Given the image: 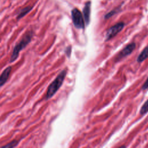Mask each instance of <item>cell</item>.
I'll use <instances>...</instances> for the list:
<instances>
[{"label":"cell","instance_id":"6da1fadb","mask_svg":"<svg viewBox=\"0 0 148 148\" xmlns=\"http://www.w3.org/2000/svg\"><path fill=\"white\" fill-rule=\"evenodd\" d=\"M67 73V69H64L60 72V73L57 75L56 79L51 83L49 86L47 93L46 95V99H49L51 98L59 90V88L62 86L65 77Z\"/></svg>","mask_w":148,"mask_h":148},{"label":"cell","instance_id":"7a4b0ae2","mask_svg":"<svg viewBox=\"0 0 148 148\" xmlns=\"http://www.w3.org/2000/svg\"><path fill=\"white\" fill-rule=\"evenodd\" d=\"M32 36V32L31 31L27 32L23 35L20 40L15 45L10 58L9 62L10 63L16 61V60L18 56L20 51H21L24 48H25L27 46V45L31 42Z\"/></svg>","mask_w":148,"mask_h":148},{"label":"cell","instance_id":"3957f363","mask_svg":"<svg viewBox=\"0 0 148 148\" xmlns=\"http://www.w3.org/2000/svg\"><path fill=\"white\" fill-rule=\"evenodd\" d=\"M73 23L75 27L78 29H84V21L82 13L77 8H74L71 12Z\"/></svg>","mask_w":148,"mask_h":148},{"label":"cell","instance_id":"277c9868","mask_svg":"<svg viewBox=\"0 0 148 148\" xmlns=\"http://www.w3.org/2000/svg\"><path fill=\"white\" fill-rule=\"evenodd\" d=\"M124 23L123 22H120L115 25L111 27L109 29H108L105 35V40L108 41L110 40L112 38L114 37L119 32H120L124 28Z\"/></svg>","mask_w":148,"mask_h":148},{"label":"cell","instance_id":"5b68a950","mask_svg":"<svg viewBox=\"0 0 148 148\" xmlns=\"http://www.w3.org/2000/svg\"><path fill=\"white\" fill-rule=\"evenodd\" d=\"M136 47V44L134 42H132L130 44H128V45H127L117 56L115 61H120L121 59H122L123 58L128 56L129 54H130L133 50L135 49Z\"/></svg>","mask_w":148,"mask_h":148},{"label":"cell","instance_id":"8992f818","mask_svg":"<svg viewBox=\"0 0 148 148\" xmlns=\"http://www.w3.org/2000/svg\"><path fill=\"white\" fill-rule=\"evenodd\" d=\"M90 13H91V2L88 1L85 3L84 7L83 9V17L86 25H88L90 23Z\"/></svg>","mask_w":148,"mask_h":148},{"label":"cell","instance_id":"52a82bcc","mask_svg":"<svg viewBox=\"0 0 148 148\" xmlns=\"http://www.w3.org/2000/svg\"><path fill=\"white\" fill-rule=\"evenodd\" d=\"M12 71V67L10 66H8L2 72L0 77V86L2 87L8 80L10 73Z\"/></svg>","mask_w":148,"mask_h":148},{"label":"cell","instance_id":"ba28073f","mask_svg":"<svg viewBox=\"0 0 148 148\" xmlns=\"http://www.w3.org/2000/svg\"><path fill=\"white\" fill-rule=\"evenodd\" d=\"M147 58H148V46L145 47L138 56L137 58V61L138 62H143Z\"/></svg>","mask_w":148,"mask_h":148},{"label":"cell","instance_id":"9c48e42d","mask_svg":"<svg viewBox=\"0 0 148 148\" xmlns=\"http://www.w3.org/2000/svg\"><path fill=\"white\" fill-rule=\"evenodd\" d=\"M31 9H32V7H31V6H27V7H25V8H23V9L20 12V13L18 14L17 17V18L18 20V19H20L21 18H22L23 17H24L26 14H27Z\"/></svg>","mask_w":148,"mask_h":148},{"label":"cell","instance_id":"30bf717a","mask_svg":"<svg viewBox=\"0 0 148 148\" xmlns=\"http://www.w3.org/2000/svg\"><path fill=\"white\" fill-rule=\"evenodd\" d=\"M148 112V99L145 102L140 110V114L143 115Z\"/></svg>","mask_w":148,"mask_h":148},{"label":"cell","instance_id":"8fae6325","mask_svg":"<svg viewBox=\"0 0 148 148\" xmlns=\"http://www.w3.org/2000/svg\"><path fill=\"white\" fill-rule=\"evenodd\" d=\"M18 143V140H12V142H10V143H8L6 145H5L4 146H2V148H4V147H15L17 145Z\"/></svg>","mask_w":148,"mask_h":148},{"label":"cell","instance_id":"7c38bea8","mask_svg":"<svg viewBox=\"0 0 148 148\" xmlns=\"http://www.w3.org/2000/svg\"><path fill=\"white\" fill-rule=\"evenodd\" d=\"M117 12V9H114V10H112L111 12H109L108 13H107L105 16V18L106 19V18H110V17H112V16H113L114 14H115Z\"/></svg>","mask_w":148,"mask_h":148},{"label":"cell","instance_id":"4fadbf2b","mask_svg":"<svg viewBox=\"0 0 148 148\" xmlns=\"http://www.w3.org/2000/svg\"><path fill=\"white\" fill-rule=\"evenodd\" d=\"M71 51H72V47L71 46H68V47H66L65 50V53L66 55V56L68 57H69L71 56Z\"/></svg>","mask_w":148,"mask_h":148},{"label":"cell","instance_id":"5bb4252c","mask_svg":"<svg viewBox=\"0 0 148 148\" xmlns=\"http://www.w3.org/2000/svg\"><path fill=\"white\" fill-rule=\"evenodd\" d=\"M147 88H148V77H147V80H146V82H145V83L143 84V86L142 87V90H146Z\"/></svg>","mask_w":148,"mask_h":148}]
</instances>
